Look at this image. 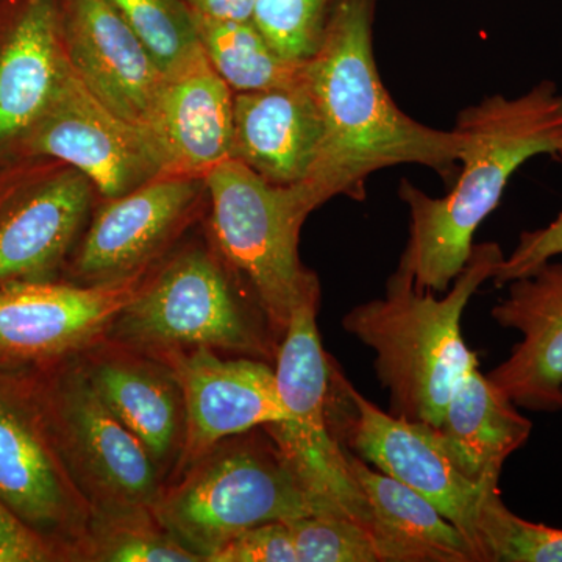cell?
<instances>
[{"instance_id": "ac0fdd59", "label": "cell", "mask_w": 562, "mask_h": 562, "mask_svg": "<svg viewBox=\"0 0 562 562\" xmlns=\"http://www.w3.org/2000/svg\"><path fill=\"white\" fill-rule=\"evenodd\" d=\"M199 192L188 179L150 180L110 199L85 236L76 271L85 284L132 279L183 220Z\"/></svg>"}, {"instance_id": "ffe728a7", "label": "cell", "mask_w": 562, "mask_h": 562, "mask_svg": "<svg viewBox=\"0 0 562 562\" xmlns=\"http://www.w3.org/2000/svg\"><path fill=\"white\" fill-rule=\"evenodd\" d=\"M531 428L476 362L454 387L436 430L454 465L484 490H495L503 465L527 443Z\"/></svg>"}, {"instance_id": "83f0119b", "label": "cell", "mask_w": 562, "mask_h": 562, "mask_svg": "<svg viewBox=\"0 0 562 562\" xmlns=\"http://www.w3.org/2000/svg\"><path fill=\"white\" fill-rule=\"evenodd\" d=\"M336 0H257L251 22L273 50L302 66L319 52Z\"/></svg>"}, {"instance_id": "e0dca14e", "label": "cell", "mask_w": 562, "mask_h": 562, "mask_svg": "<svg viewBox=\"0 0 562 562\" xmlns=\"http://www.w3.org/2000/svg\"><path fill=\"white\" fill-rule=\"evenodd\" d=\"M322 133L319 109L303 69L283 87L235 94L232 158L269 183L294 187L308 179Z\"/></svg>"}, {"instance_id": "ba28073f", "label": "cell", "mask_w": 562, "mask_h": 562, "mask_svg": "<svg viewBox=\"0 0 562 562\" xmlns=\"http://www.w3.org/2000/svg\"><path fill=\"white\" fill-rule=\"evenodd\" d=\"M40 394L55 443L92 513L154 508L165 472L102 402L77 357L57 362Z\"/></svg>"}, {"instance_id": "7a4b0ae2", "label": "cell", "mask_w": 562, "mask_h": 562, "mask_svg": "<svg viewBox=\"0 0 562 562\" xmlns=\"http://www.w3.org/2000/svg\"><path fill=\"white\" fill-rule=\"evenodd\" d=\"M464 135L452 190L431 198L402 180L398 198L409 214V235L398 266L419 290L443 294L471 258L482 222L497 209L514 172L562 147V92L541 80L517 98L492 94L457 117Z\"/></svg>"}, {"instance_id": "cb8c5ba5", "label": "cell", "mask_w": 562, "mask_h": 562, "mask_svg": "<svg viewBox=\"0 0 562 562\" xmlns=\"http://www.w3.org/2000/svg\"><path fill=\"white\" fill-rule=\"evenodd\" d=\"M191 14L210 65L236 94L283 87L301 77L303 65L284 61L254 22Z\"/></svg>"}, {"instance_id": "8992f818", "label": "cell", "mask_w": 562, "mask_h": 562, "mask_svg": "<svg viewBox=\"0 0 562 562\" xmlns=\"http://www.w3.org/2000/svg\"><path fill=\"white\" fill-rule=\"evenodd\" d=\"M103 341L155 357L206 347L271 364L280 346L257 297L236 291L220 262L201 250L180 255L143 284Z\"/></svg>"}, {"instance_id": "9c48e42d", "label": "cell", "mask_w": 562, "mask_h": 562, "mask_svg": "<svg viewBox=\"0 0 562 562\" xmlns=\"http://www.w3.org/2000/svg\"><path fill=\"white\" fill-rule=\"evenodd\" d=\"M328 412L344 447L428 498L465 536L482 562L479 513L490 490L473 483L454 465L436 428L383 412L355 390L333 361Z\"/></svg>"}, {"instance_id": "9a60e30c", "label": "cell", "mask_w": 562, "mask_h": 562, "mask_svg": "<svg viewBox=\"0 0 562 562\" xmlns=\"http://www.w3.org/2000/svg\"><path fill=\"white\" fill-rule=\"evenodd\" d=\"M66 57L88 90L146 127L165 76L111 0H69Z\"/></svg>"}, {"instance_id": "484cf974", "label": "cell", "mask_w": 562, "mask_h": 562, "mask_svg": "<svg viewBox=\"0 0 562 562\" xmlns=\"http://www.w3.org/2000/svg\"><path fill=\"white\" fill-rule=\"evenodd\" d=\"M162 76L187 68L203 54L191 11L176 0H111Z\"/></svg>"}, {"instance_id": "603a6c76", "label": "cell", "mask_w": 562, "mask_h": 562, "mask_svg": "<svg viewBox=\"0 0 562 562\" xmlns=\"http://www.w3.org/2000/svg\"><path fill=\"white\" fill-rule=\"evenodd\" d=\"M65 60L55 0H27L0 52V143L38 121Z\"/></svg>"}, {"instance_id": "2e32d148", "label": "cell", "mask_w": 562, "mask_h": 562, "mask_svg": "<svg viewBox=\"0 0 562 562\" xmlns=\"http://www.w3.org/2000/svg\"><path fill=\"white\" fill-rule=\"evenodd\" d=\"M77 361L110 412L162 472L171 471L184 439L183 394L172 369L157 357L109 341L77 355Z\"/></svg>"}, {"instance_id": "6da1fadb", "label": "cell", "mask_w": 562, "mask_h": 562, "mask_svg": "<svg viewBox=\"0 0 562 562\" xmlns=\"http://www.w3.org/2000/svg\"><path fill=\"white\" fill-rule=\"evenodd\" d=\"M376 0H336L319 52L303 65L322 120L319 157L301 187L314 209L344 195L364 201L372 173L401 165L460 172L464 135L413 120L392 101L373 55Z\"/></svg>"}, {"instance_id": "4dcf8cb0", "label": "cell", "mask_w": 562, "mask_h": 562, "mask_svg": "<svg viewBox=\"0 0 562 562\" xmlns=\"http://www.w3.org/2000/svg\"><path fill=\"white\" fill-rule=\"evenodd\" d=\"M562 160V147L558 151ZM562 255V211L557 220L536 231L524 232L512 255L503 258L497 272L492 277L495 286H506L513 280L530 276L546 262Z\"/></svg>"}, {"instance_id": "52a82bcc", "label": "cell", "mask_w": 562, "mask_h": 562, "mask_svg": "<svg viewBox=\"0 0 562 562\" xmlns=\"http://www.w3.org/2000/svg\"><path fill=\"white\" fill-rule=\"evenodd\" d=\"M317 306L319 299H314L292 313L273 362L286 416L262 428L312 502L314 514L346 517L371 535V509L351 473L349 453L333 430L331 360L322 347Z\"/></svg>"}, {"instance_id": "7402d4cb", "label": "cell", "mask_w": 562, "mask_h": 562, "mask_svg": "<svg viewBox=\"0 0 562 562\" xmlns=\"http://www.w3.org/2000/svg\"><path fill=\"white\" fill-rule=\"evenodd\" d=\"M92 183L70 171L0 217V286L33 281L65 257L91 205Z\"/></svg>"}, {"instance_id": "d4e9b609", "label": "cell", "mask_w": 562, "mask_h": 562, "mask_svg": "<svg viewBox=\"0 0 562 562\" xmlns=\"http://www.w3.org/2000/svg\"><path fill=\"white\" fill-rule=\"evenodd\" d=\"M79 561L202 562L161 527L151 509L92 513Z\"/></svg>"}, {"instance_id": "277c9868", "label": "cell", "mask_w": 562, "mask_h": 562, "mask_svg": "<svg viewBox=\"0 0 562 562\" xmlns=\"http://www.w3.org/2000/svg\"><path fill=\"white\" fill-rule=\"evenodd\" d=\"M151 513L202 562L233 536L314 514L312 502L265 428L233 436L166 483Z\"/></svg>"}, {"instance_id": "3957f363", "label": "cell", "mask_w": 562, "mask_h": 562, "mask_svg": "<svg viewBox=\"0 0 562 562\" xmlns=\"http://www.w3.org/2000/svg\"><path fill=\"white\" fill-rule=\"evenodd\" d=\"M503 258L497 243L475 244L442 297L419 290L412 273L397 266L383 297L344 316L346 331L375 353V373L390 391L391 414L432 428L441 425L454 387L479 362L462 338V313Z\"/></svg>"}, {"instance_id": "44dd1931", "label": "cell", "mask_w": 562, "mask_h": 562, "mask_svg": "<svg viewBox=\"0 0 562 562\" xmlns=\"http://www.w3.org/2000/svg\"><path fill=\"white\" fill-rule=\"evenodd\" d=\"M349 462L371 509L380 562H479L465 536L428 498L355 453Z\"/></svg>"}, {"instance_id": "30bf717a", "label": "cell", "mask_w": 562, "mask_h": 562, "mask_svg": "<svg viewBox=\"0 0 562 562\" xmlns=\"http://www.w3.org/2000/svg\"><path fill=\"white\" fill-rule=\"evenodd\" d=\"M36 154L69 162L106 199L127 194L166 171L149 132L99 101L66 57L54 95L29 128Z\"/></svg>"}, {"instance_id": "f1b7e54d", "label": "cell", "mask_w": 562, "mask_h": 562, "mask_svg": "<svg viewBox=\"0 0 562 562\" xmlns=\"http://www.w3.org/2000/svg\"><path fill=\"white\" fill-rule=\"evenodd\" d=\"M299 562H380L369 531L346 517L288 520Z\"/></svg>"}, {"instance_id": "8fae6325", "label": "cell", "mask_w": 562, "mask_h": 562, "mask_svg": "<svg viewBox=\"0 0 562 562\" xmlns=\"http://www.w3.org/2000/svg\"><path fill=\"white\" fill-rule=\"evenodd\" d=\"M32 406L0 383V498L65 561H79L92 509L63 460L41 403Z\"/></svg>"}, {"instance_id": "d6a6232c", "label": "cell", "mask_w": 562, "mask_h": 562, "mask_svg": "<svg viewBox=\"0 0 562 562\" xmlns=\"http://www.w3.org/2000/svg\"><path fill=\"white\" fill-rule=\"evenodd\" d=\"M191 11L216 21H251L257 0H188Z\"/></svg>"}, {"instance_id": "7c38bea8", "label": "cell", "mask_w": 562, "mask_h": 562, "mask_svg": "<svg viewBox=\"0 0 562 562\" xmlns=\"http://www.w3.org/2000/svg\"><path fill=\"white\" fill-rule=\"evenodd\" d=\"M157 358L176 373L183 394L184 439L176 473L225 439L286 416L271 362L206 347Z\"/></svg>"}, {"instance_id": "4316f807", "label": "cell", "mask_w": 562, "mask_h": 562, "mask_svg": "<svg viewBox=\"0 0 562 562\" xmlns=\"http://www.w3.org/2000/svg\"><path fill=\"white\" fill-rule=\"evenodd\" d=\"M479 543L482 562H562V530L516 516L501 487L480 503Z\"/></svg>"}, {"instance_id": "5bb4252c", "label": "cell", "mask_w": 562, "mask_h": 562, "mask_svg": "<svg viewBox=\"0 0 562 562\" xmlns=\"http://www.w3.org/2000/svg\"><path fill=\"white\" fill-rule=\"evenodd\" d=\"M506 286L492 317L522 339L487 379L517 408L562 412V262H546Z\"/></svg>"}, {"instance_id": "d6986e66", "label": "cell", "mask_w": 562, "mask_h": 562, "mask_svg": "<svg viewBox=\"0 0 562 562\" xmlns=\"http://www.w3.org/2000/svg\"><path fill=\"white\" fill-rule=\"evenodd\" d=\"M235 95L205 52L165 77L146 122L166 168L201 171L232 158Z\"/></svg>"}, {"instance_id": "1f68e13d", "label": "cell", "mask_w": 562, "mask_h": 562, "mask_svg": "<svg viewBox=\"0 0 562 562\" xmlns=\"http://www.w3.org/2000/svg\"><path fill=\"white\" fill-rule=\"evenodd\" d=\"M47 561H65V557L0 498V562Z\"/></svg>"}, {"instance_id": "4fadbf2b", "label": "cell", "mask_w": 562, "mask_h": 562, "mask_svg": "<svg viewBox=\"0 0 562 562\" xmlns=\"http://www.w3.org/2000/svg\"><path fill=\"white\" fill-rule=\"evenodd\" d=\"M143 284L20 281L0 286V360H69L105 339L117 314Z\"/></svg>"}, {"instance_id": "f546056e", "label": "cell", "mask_w": 562, "mask_h": 562, "mask_svg": "<svg viewBox=\"0 0 562 562\" xmlns=\"http://www.w3.org/2000/svg\"><path fill=\"white\" fill-rule=\"evenodd\" d=\"M210 562H299L290 525L268 522L247 528L224 543Z\"/></svg>"}, {"instance_id": "5b68a950", "label": "cell", "mask_w": 562, "mask_h": 562, "mask_svg": "<svg viewBox=\"0 0 562 562\" xmlns=\"http://www.w3.org/2000/svg\"><path fill=\"white\" fill-rule=\"evenodd\" d=\"M206 184L224 260L254 292L280 344L292 313L321 299L319 280L299 255L303 222L316 209L301 184L269 183L235 158L211 168Z\"/></svg>"}]
</instances>
